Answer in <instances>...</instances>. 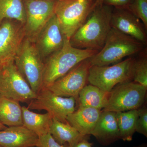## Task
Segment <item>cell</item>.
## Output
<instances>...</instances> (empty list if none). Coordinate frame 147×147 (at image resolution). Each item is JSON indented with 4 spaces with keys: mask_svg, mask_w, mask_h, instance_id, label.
<instances>
[{
    "mask_svg": "<svg viewBox=\"0 0 147 147\" xmlns=\"http://www.w3.org/2000/svg\"><path fill=\"white\" fill-rule=\"evenodd\" d=\"M113 9L102 3L96 6L86 21L69 38L73 47L100 51L112 28Z\"/></svg>",
    "mask_w": 147,
    "mask_h": 147,
    "instance_id": "cell-1",
    "label": "cell"
},
{
    "mask_svg": "<svg viewBox=\"0 0 147 147\" xmlns=\"http://www.w3.org/2000/svg\"><path fill=\"white\" fill-rule=\"evenodd\" d=\"M98 52L96 50L74 47L69 39L65 37L63 47L46 58L44 62L42 89L46 88L77 64L91 58Z\"/></svg>",
    "mask_w": 147,
    "mask_h": 147,
    "instance_id": "cell-2",
    "label": "cell"
},
{
    "mask_svg": "<svg viewBox=\"0 0 147 147\" xmlns=\"http://www.w3.org/2000/svg\"><path fill=\"white\" fill-rule=\"evenodd\" d=\"M144 44L112 28L102 49L90 58L91 66L110 65L143 52Z\"/></svg>",
    "mask_w": 147,
    "mask_h": 147,
    "instance_id": "cell-3",
    "label": "cell"
},
{
    "mask_svg": "<svg viewBox=\"0 0 147 147\" xmlns=\"http://www.w3.org/2000/svg\"><path fill=\"white\" fill-rule=\"evenodd\" d=\"M96 6V0H57L55 14L64 36L69 39Z\"/></svg>",
    "mask_w": 147,
    "mask_h": 147,
    "instance_id": "cell-4",
    "label": "cell"
},
{
    "mask_svg": "<svg viewBox=\"0 0 147 147\" xmlns=\"http://www.w3.org/2000/svg\"><path fill=\"white\" fill-rule=\"evenodd\" d=\"M135 58L130 57L113 65L91 66L88 82L100 89L110 92L119 84L133 81Z\"/></svg>",
    "mask_w": 147,
    "mask_h": 147,
    "instance_id": "cell-5",
    "label": "cell"
},
{
    "mask_svg": "<svg viewBox=\"0 0 147 147\" xmlns=\"http://www.w3.org/2000/svg\"><path fill=\"white\" fill-rule=\"evenodd\" d=\"M13 61L32 89L38 93L42 88L44 63L34 42L25 38Z\"/></svg>",
    "mask_w": 147,
    "mask_h": 147,
    "instance_id": "cell-6",
    "label": "cell"
},
{
    "mask_svg": "<svg viewBox=\"0 0 147 147\" xmlns=\"http://www.w3.org/2000/svg\"><path fill=\"white\" fill-rule=\"evenodd\" d=\"M147 90L134 81L118 84L110 92L102 110L118 113L139 109L144 102Z\"/></svg>",
    "mask_w": 147,
    "mask_h": 147,
    "instance_id": "cell-7",
    "label": "cell"
},
{
    "mask_svg": "<svg viewBox=\"0 0 147 147\" xmlns=\"http://www.w3.org/2000/svg\"><path fill=\"white\" fill-rule=\"evenodd\" d=\"M0 94L19 102L28 103L37 95L13 60L6 63L0 70Z\"/></svg>",
    "mask_w": 147,
    "mask_h": 147,
    "instance_id": "cell-8",
    "label": "cell"
},
{
    "mask_svg": "<svg viewBox=\"0 0 147 147\" xmlns=\"http://www.w3.org/2000/svg\"><path fill=\"white\" fill-rule=\"evenodd\" d=\"M57 0H24L26 37L34 42L45 25L55 14Z\"/></svg>",
    "mask_w": 147,
    "mask_h": 147,
    "instance_id": "cell-9",
    "label": "cell"
},
{
    "mask_svg": "<svg viewBox=\"0 0 147 147\" xmlns=\"http://www.w3.org/2000/svg\"><path fill=\"white\" fill-rule=\"evenodd\" d=\"M76 101L73 97L59 96L48 89L42 88L27 107L30 110H45L54 119L66 122L67 117L75 110Z\"/></svg>",
    "mask_w": 147,
    "mask_h": 147,
    "instance_id": "cell-10",
    "label": "cell"
},
{
    "mask_svg": "<svg viewBox=\"0 0 147 147\" xmlns=\"http://www.w3.org/2000/svg\"><path fill=\"white\" fill-rule=\"evenodd\" d=\"M91 66L90 58L82 61L46 88L59 96L78 100L79 93L88 82Z\"/></svg>",
    "mask_w": 147,
    "mask_h": 147,
    "instance_id": "cell-11",
    "label": "cell"
},
{
    "mask_svg": "<svg viewBox=\"0 0 147 147\" xmlns=\"http://www.w3.org/2000/svg\"><path fill=\"white\" fill-rule=\"evenodd\" d=\"M26 38L24 25L13 19L0 24V63L12 60Z\"/></svg>",
    "mask_w": 147,
    "mask_h": 147,
    "instance_id": "cell-12",
    "label": "cell"
},
{
    "mask_svg": "<svg viewBox=\"0 0 147 147\" xmlns=\"http://www.w3.org/2000/svg\"><path fill=\"white\" fill-rule=\"evenodd\" d=\"M65 38L55 14L43 27L34 42L43 60L63 47Z\"/></svg>",
    "mask_w": 147,
    "mask_h": 147,
    "instance_id": "cell-13",
    "label": "cell"
},
{
    "mask_svg": "<svg viewBox=\"0 0 147 147\" xmlns=\"http://www.w3.org/2000/svg\"><path fill=\"white\" fill-rule=\"evenodd\" d=\"M113 28L139 40L146 45V30L142 21L127 9H113L111 21Z\"/></svg>",
    "mask_w": 147,
    "mask_h": 147,
    "instance_id": "cell-14",
    "label": "cell"
},
{
    "mask_svg": "<svg viewBox=\"0 0 147 147\" xmlns=\"http://www.w3.org/2000/svg\"><path fill=\"white\" fill-rule=\"evenodd\" d=\"M91 135L104 146H109L120 139L116 113L102 110Z\"/></svg>",
    "mask_w": 147,
    "mask_h": 147,
    "instance_id": "cell-15",
    "label": "cell"
},
{
    "mask_svg": "<svg viewBox=\"0 0 147 147\" xmlns=\"http://www.w3.org/2000/svg\"><path fill=\"white\" fill-rule=\"evenodd\" d=\"M39 137L24 125L8 127L0 130V146L35 147Z\"/></svg>",
    "mask_w": 147,
    "mask_h": 147,
    "instance_id": "cell-16",
    "label": "cell"
},
{
    "mask_svg": "<svg viewBox=\"0 0 147 147\" xmlns=\"http://www.w3.org/2000/svg\"><path fill=\"white\" fill-rule=\"evenodd\" d=\"M101 112L95 108L79 107L68 115L66 121L80 134L84 136L91 135Z\"/></svg>",
    "mask_w": 147,
    "mask_h": 147,
    "instance_id": "cell-17",
    "label": "cell"
},
{
    "mask_svg": "<svg viewBox=\"0 0 147 147\" xmlns=\"http://www.w3.org/2000/svg\"><path fill=\"white\" fill-rule=\"evenodd\" d=\"M49 133L55 141L60 144H67L70 147H75L89 135L84 136L67 122H63L53 119Z\"/></svg>",
    "mask_w": 147,
    "mask_h": 147,
    "instance_id": "cell-18",
    "label": "cell"
},
{
    "mask_svg": "<svg viewBox=\"0 0 147 147\" xmlns=\"http://www.w3.org/2000/svg\"><path fill=\"white\" fill-rule=\"evenodd\" d=\"M22 108L23 125L34 132L38 137L49 133L53 118L49 113H34L25 106Z\"/></svg>",
    "mask_w": 147,
    "mask_h": 147,
    "instance_id": "cell-19",
    "label": "cell"
},
{
    "mask_svg": "<svg viewBox=\"0 0 147 147\" xmlns=\"http://www.w3.org/2000/svg\"><path fill=\"white\" fill-rule=\"evenodd\" d=\"M0 122L7 127L23 125L22 108L19 101L0 94Z\"/></svg>",
    "mask_w": 147,
    "mask_h": 147,
    "instance_id": "cell-20",
    "label": "cell"
},
{
    "mask_svg": "<svg viewBox=\"0 0 147 147\" xmlns=\"http://www.w3.org/2000/svg\"><path fill=\"white\" fill-rule=\"evenodd\" d=\"M110 92L104 91L90 84L86 85L79 94V107L100 110L104 109L108 103Z\"/></svg>",
    "mask_w": 147,
    "mask_h": 147,
    "instance_id": "cell-21",
    "label": "cell"
},
{
    "mask_svg": "<svg viewBox=\"0 0 147 147\" xmlns=\"http://www.w3.org/2000/svg\"><path fill=\"white\" fill-rule=\"evenodd\" d=\"M138 117V109L116 113L120 137L124 142L132 141L133 135L136 132L135 128Z\"/></svg>",
    "mask_w": 147,
    "mask_h": 147,
    "instance_id": "cell-22",
    "label": "cell"
},
{
    "mask_svg": "<svg viewBox=\"0 0 147 147\" xmlns=\"http://www.w3.org/2000/svg\"><path fill=\"white\" fill-rule=\"evenodd\" d=\"M24 0H0V24L5 19H13L25 24Z\"/></svg>",
    "mask_w": 147,
    "mask_h": 147,
    "instance_id": "cell-23",
    "label": "cell"
},
{
    "mask_svg": "<svg viewBox=\"0 0 147 147\" xmlns=\"http://www.w3.org/2000/svg\"><path fill=\"white\" fill-rule=\"evenodd\" d=\"M139 59L135 58L133 81L147 88V57L145 53Z\"/></svg>",
    "mask_w": 147,
    "mask_h": 147,
    "instance_id": "cell-24",
    "label": "cell"
},
{
    "mask_svg": "<svg viewBox=\"0 0 147 147\" xmlns=\"http://www.w3.org/2000/svg\"><path fill=\"white\" fill-rule=\"evenodd\" d=\"M142 21L147 30V0H133L127 8Z\"/></svg>",
    "mask_w": 147,
    "mask_h": 147,
    "instance_id": "cell-25",
    "label": "cell"
},
{
    "mask_svg": "<svg viewBox=\"0 0 147 147\" xmlns=\"http://www.w3.org/2000/svg\"><path fill=\"white\" fill-rule=\"evenodd\" d=\"M138 117L136 122V132L147 137V108L144 106L138 109Z\"/></svg>",
    "mask_w": 147,
    "mask_h": 147,
    "instance_id": "cell-26",
    "label": "cell"
},
{
    "mask_svg": "<svg viewBox=\"0 0 147 147\" xmlns=\"http://www.w3.org/2000/svg\"><path fill=\"white\" fill-rule=\"evenodd\" d=\"M35 147H70L68 144L61 145L56 142L50 133L39 137L37 145Z\"/></svg>",
    "mask_w": 147,
    "mask_h": 147,
    "instance_id": "cell-27",
    "label": "cell"
},
{
    "mask_svg": "<svg viewBox=\"0 0 147 147\" xmlns=\"http://www.w3.org/2000/svg\"><path fill=\"white\" fill-rule=\"evenodd\" d=\"M133 0H102V3L115 8L127 9Z\"/></svg>",
    "mask_w": 147,
    "mask_h": 147,
    "instance_id": "cell-28",
    "label": "cell"
},
{
    "mask_svg": "<svg viewBox=\"0 0 147 147\" xmlns=\"http://www.w3.org/2000/svg\"><path fill=\"white\" fill-rule=\"evenodd\" d=\"M92 143H90L89 141V138L84 139L80 142H79L75 147H92Z\"/></svg>",
    "mask_w": 147,
    "mask_h": 147,
    "instance_id": "cell-29",
    "label": "cell"
},
{
    "mask_svg": "<svg viewBox=\"0 0 147 147\" xmlns=\"http://www.w3.org/2000/svg\"><path fill=\"white\" fill-rule=\"evenodd\" d=\"M7 127L5 125H4L1 123L0 122V130H3V129H5L7 128Z\"/></svg>",
    "mask_w": 147,
    "mask_h": 147,
    "instance_id": "cell-30",
    "label": "cell"
},
{
    "mask_svg": "<svg viewBox=\"0 0 147 147\" xmlns=\"http://www.w3.org/2000/svg\"><path fill=\"white\" fill-rule=\"evenodd\" d=\"M133 147H147V144L146 143L141 144L138 145L137 146H135Z\"/></svg>",
    "mask_w": 147,
    "mask_h": 147,
    "instance_id": "cell-31",
    "label": "cell"
},
{
    "mask_svg": "<svg viewBox=\"0 0 147 147\" xmlns=\"http://www.w3.org/2000/svg\"><path fill=\"white\" fill-rule=\"evenodd\" d=\"M101 4H102V0H97L96 1V6Z\"/></svg>",
    "mask_w": 147,
    "mask_h": 147,
    "instance_id": "cell-32",
    "label": "cell"
},
{
    "mask_svg": "<svg viewBox=\"0 0 147 147\" xmlns=\"http://www.w3.org/2000/svg\"><path fill=\"white\" fill-rule=\"evenodd\" d=\"M5 63H0V70H1V69L3 67V66L4 65Z\"/></svg>",
    "mask_w": 147,
    "mask_h": 147,
    "instance_id": "cell-33",
    "label": "cell"
},
{
    "mask_svg": "<svg viewBox=\"0 0 147 147\" xmlns=\"http://www.w3.org/2000/svg\"><path fill=\"white\" fill-rule=\"evenodd\" d=\"M96 1H97V0H96Z\"/></svg>",
    "mask_w": 147,
    "mask_h": 147,
    "instance_id": "cell-34",
    "label": "cell"
},
{
    "mask_svg": "<svg viewBox=\"0 0 147 147\" xmlns=\"http://www.w3.org/2000/svg\"><path fill=\"white\" fill-rule=\"evenodd\" d=\"M0 147H1V146H0Z\"/></svg>",
    "mask_w": 147,
    "mask_h": 147,
    "instance_id": "cell-35",
    "label": "cell"
},
{
    "mask_svg": "<svg viewBox=\"0 0 147 147\" xmlns=\"http://www.w3.org/2000/svg\"></svg>",
    "mask_w": 147,
    "mask_h": 147,
    "instance_id": "cell-36",
    "label": "cell"
}]
</instances>
